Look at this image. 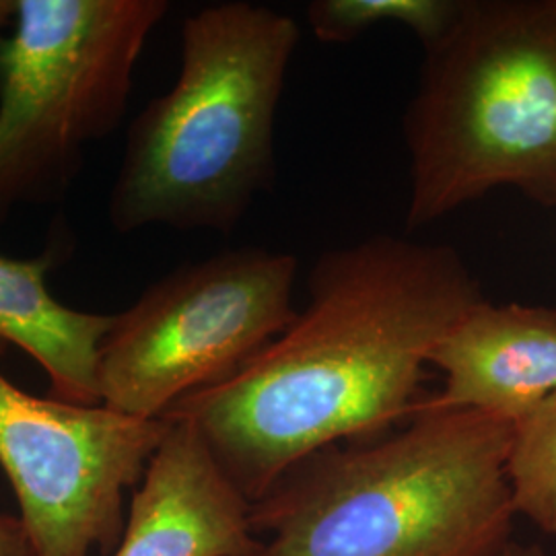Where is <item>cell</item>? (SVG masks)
Listing matches in <instances>:
<instances>
[{
  "mask_svg": "<svg viewBox=\"0 0 556 556\" xmlns=\"http://www.w3.org/2000/svg\"><path fill=\"white\" fill-rule=\"evenodd\" d=\"M484 299L452 245L397 236L319 256L293 321L236 374L172 406L250 503L299 462L415 415L441 338Z\"/></svg>",
  "mask_w": 556,
  "mask_h": 556,
  "instance_id": "1",
  "label": "cell"
},
{
  "mask_svg": "<svg viewBox=\"0 0 556 556\" xmlns=\"http://www.w3.org/2000/svg\"><path fill=\"white\" fill-rule=\"evenodd\" d=\"M511 418L420 410L392 435L332 445L252 503L254 556H497L514 532Z\"/></svg>",
  "mask_w": 556,
  "mask_h": 556,
  "instance_id": "2",
  "label": "cell"
},
{
  "mask_svg": "<svg viewBox=\"0 0 556 556\" xmlns=\"http://www.w3.org/2000/svg\"><path fill=\"white\" fill-rule=\"evenodd\" d=\"M298 21L229 0L181 25L178 79L132 119L112 186V229L231 231L275 178V118Z\"/></svg>",
  "mask_w": 556,
  "mask_h": 556,
  "instance_id": "3",
  "label": "cell"
},
{
  "mask_svg": "<svg viewBox=\"0 0 556 556\" xmlns=\"http://www.w3.org/2000/svg\"><path fill=\"white\" fill-rule=\"evenodd\" d=\"M402 132L408 231L497 188L556 211V0H462Z\"/></svg>",
  "mask_w": 556,
  "mask_h": 556,
  "instance_id": "4",
  "label": "cell"
},
{
  "mask_svg": "<svg viewBox=\"0 0 556 556\" xmlns=\"http://www.w3.org/2000/svg\"><path fill=\"white\" fill-rule=\"evenodd\" d=\"M167 0H20L0 40V223L56 200L126 116Z\"/></svg>",
  "mask_w": 556,
  "mask_h": 556,
  "instance_id": "5",
  "label": "cell"
},
{
  "mask_svg": "<svg viewBox=\"0 0 556 556\" xmlns=\"http://www.w3.org/2000/svg\"><path fill=\"white\" fill-rule=\"evenodd\" d=\"M298 273L293 254L239 248L153 282L101 340V404L163 418L181 397L236 374L295 318Z\"/></svg>",
  "mask_w": 556,
  "mask_h": 556,
  "instance_id": "6",
  "label": "cell"
},
{
  "mask_svg": "<svg viewBox=\"0 0 556 556\" xmlns=\"http://www.w3.org/2000/svg\"><path fill=\"white\" fill-rule=\"evenodd\" d=\"M7 349L0 340V361ZM165 431L163 418L27 394L0 367V466L36 556L116 551L124 493L139 486Z\"/></svg>",
  "mask_w": 556,
  "mask_h": 556,
  "instance_id": "7",
  "label": "cell"
},
{
  "mask_svg": "<svg viewBox=\"0 0 556 556\" xmlns=\"http://www.w3.org/2000/svg\"><path fill=\"white\" fill-rule=\"evenodd\" d=\"M250 511L197 429L167 420L112 556H254Z\"/></svg>",
  "mask_w": 556,
  "mask_h": 556,
  "instance_id": "8",
  "label": "cell"
},
{
  "mask_svg": "<svg viewBox=\"0 0 556 556\" xmlns=\"http://www.w3.org/2000/svg\"><path fill=\"white\" fill-rule=\"evenodd\" d=\"M429 365L445 383L415 415L480 410L517 420L556 394V307L482 299L439 340Z\"/></svg>",
  "mask_w": 556,
  "mask_h": 556,
  "instance_id": "9",
  "label": "cell"
},
{
  "mask_svg": "<svg viewBox=\"0 0 556 556\" xmlns=\"http://www.w3.org/2000/svg\"><path fill=\"white\" fill-rule=\"evenodd\" d=\"M56 256L54 248L34 258L0 254V340L40 363L52 397L101 404L100 346L114 316L79 312L52 295L48 277Z\"/></svg>",
  "mask_w": 556,
  "mask_h": 556,
  "instance_id": "10",
  "label": "cell"
},
{
  "mask_svg": "<svg viewBox=\"0 0 556 556\" xmlns=\"http://www.w3.org/2000/svg\"><path fill=\"white\" fill-rule=\"evenodd\" d=\"M507 480L516 516L556 538V394L517 418Z\"/></svg>",
  "mask_w": 556,
  "mask_h": 556,
  "instance_id": "11",
  "label": "cell"
},
{
  "mask_svg": "<svg viewBox=\"0 0 556 556\" xmlns=\"http://www.w3.org/2000/svg\"><path fill=\"white\" fill-rule=\"evenodd\" d=\"M459 7L462 0H314L305 20L324 43H349L378 25L394 23L410 29L427 48L450 29Z\"/></svg>",
  "mask_w": 556,
  "mask_h": 556,
  "instance_id": "12",
  "label": "cell"
},
{
  "mask_svg": "<svg viewBox=\"0 0 556 556\" xmlns=\"http://www.w3.org/2000/svg\"><path fill=\"white\" fill-rule=\"evenodd\" d=\"M0 556H36L20 517L0 514Z\"/></svg>",
  "mask_w": 556,
  "mask_h": 556,
  "instance_id": "13",
  "label": "cell"
},
{
  "mask_svg": "<svg viewBox=\"0 0 556 556\" xmlns=\"http://www.w3.org/2000/svg\"><path fill=\"white\" fill-rule=\"evenodd\" d=\"M497 556H544V551L538 544H519L511 540Z\"/></svg>",
  "mask_w": 556,
  "mask_h": 556,
  "instance_id": "14",
  "label": "cell"
},
{
  "mask_svg": "<svg viewBox=\"0 0 556 556\" xmlns=\"http://www.w3.org/2000/svg\"><path fill=\"white\" fill-rule=\"evenodd\" d=\"M17 4L20 0H0V31L7 25H13L15 17H17ZM2 40V38H0Z\"/></svg>",
  "mask_w": 556,
  "mask_h": 556,
  "instance_id": "15",
  "label": "cell"
}]
</instances>
